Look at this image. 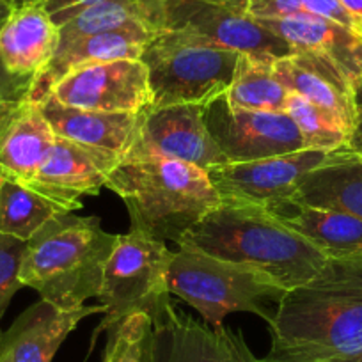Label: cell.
<instances>
[{
  "mask_svg": "<svg viewBox=\"0 0 362 362\" xmlns=\"http://www.w3.org/2000/svg\"><path fill=\"white\" fill-rule=\"evenodd\" d=\"M268 329L263 362H362V259H330L288 290Z\"/></svg>",
  "mask_w": 362,
  "mask_h": 362,
  "instance_id": "6da1fadb",
  "label": "cell"
},
{
  "mask_svg": "<svg viewBox=\"0 0 362 362\" xmlns=\"http://www.w3.org/2000/svg\"><path fill=\"white\" fill-rule=\"evenodd\" d=\"M176 245L257 268L286 290L308 284L330 261L267 208L229 201L204 215Z\"/></svg>",
  "mask_w": 362,
  "mask_h": 362,
  "instance_id": "7a4b0ae2",
  "label": "cell"
},
{
  "mask_svg": "<svg viewBox=\"0 0 362 362\" xmlns=\"http://www.w3.org/2000/svg\"><path fill=\"white\" fill-rule=\"evenodd\" d=\"M105 189L123 199L130 229L160 242L177 243L222 203L206 170L167 158L121 160Z\"/></svg>",
  "mask_w": 362,
  "mask_h": 362,
  "instance_id": "3957f363",
  "label": "cell"
},
{
  "mask_svg": "<svg viewBox=\"0 0 362 362\" xmlns=\"http://www.w3.org/2000/svg\"><path fill=\"white\" fill-rule=\"evenodd\" d=\"M117 236L107 233L98 217L57 215L27 242L20 283L57 308H82L100 297Z\"/></svg>",
  "mask_w": 362,
  "mask_h": 362,
  "instance_id": "277c9868",
  "label": "cell"
},
{
  "mask_svg": "<svg viewBox=\"0 0 362 362\" xmlns=\"http://www.w3.org/2000/svg\"><path fill=\"white\" fill-rule=\"evenodd\" d=\"M169 291L217 329L231 313H252L270 325L288 290L257 268L177 247L169 267Z\"/></svg>",
  "mask_w": 362,
  "mask_h": 362,
  "instance_id": "5b68a950",
  "label": "cell"
},
{
  "mask_svg": "<svg viewBox=\"0 0 362 362\" xmlns=\"http://www.w3.org/2000/svg\"><path fill=\"white\" fill-rule=\"evenodd\" d=\"M173 254L165 242L134 229L117 236L98 297L105 308V318L95 330V339L135 313H146L155 327L169 318L174 311L169 291Z\"/></svg>",
  "mask_w": 362,
  "mask_h": 362,
  "instance_id": "8992f818",
  "label": "cell"
},
{
  "mask_svg": "<svg viewBox=\"0 0 362 362\" xmlns=\"http://www.w3.org/2000/svg\"><path fill=\"white\" fill-rule=\"evenodd\" d=\"M238 55L196 43L173 30H160L141 55L148 68L151 107H208L231 87Z\"/></svg>",
  "mask_w": 362,
  "mask_h": 362,
  "instance_id": "52a82bcc",
  "label": "cell"
},
{
  "mask_svg": "<svg viewBox=\"0 0 362 362\" xmlns=\"http://www.w3.org/2000/svg\"><path fill=\"white\" fill-rule=\"evenodd\" d=\"M160 30H173L206 47L238 54L286 57L290 45L270 33L257 20L229 6L204 0H169L163 9Z\"/></svg>",
  "mask_w": 362,
  "mask_h": 362,
  "instance_id": "ba28073f",
  "label": "cell"
},
{
  "mask_svg": "<svg viewBox=\"0 0 362 362\" xmlns=\"http://www.w3.org/2000/svg\"><path fill=\"white\" fill-rule=\"evenodd\" d=\"M64 107L96 112H142L153 103L141 59L93 62L66 73L50 90Z\"/></svg>",
  "mask_w": 362,
  "mask_h": 362,
  "instance_id": "9c48e42d",
  "label": "cell"
},
{
  "mask_svg": "<svg viewBox=\"0 0 362 362\" xmlns=\"http://www.w3.org/2000/svg\"><path fill=\"white\" fill-rule=\"evenodd\" d=\"M203 105L149 107L142 112L137 139L127 158H167L203 170L229 163L211 137Z\"/></svg>",
  "mask_w": 362,
  "mask_h": 362,
  "instance_id": "30bf717a",
  "label": "cell"
},
{
  "mask_svg": "<svg viewBox=\"0 0 362 362\" xmlns=\"http://www.w3.org/2000/svg\"><path fill=\"white\" fill-rule=\"evenodd\" d=\"M211 137L231 163L290 155L305 148L297 124L286 112L233 109L226 95L204 109Z\"/></svg>",
  "mask_w": 362,
  "mask_h": 362,
  "instance_id": "8fae6325",
  "label": "cell"
},
{
  "mask_svg": "<svg viewBox=\"0 0 362 362\" xmlns=\"http://www.w3.org/2000/svg\"><path fill=\"white\" fill-rule=\"evenodd\" d=\"M329 153L300 149L290 155L254 162H229L210 169L208 176L222 201L256 204L267 210H276L290 203L302 177L318 167Z\"/></svg>",
  "mask_w": 362,
  "mask_h": 362,
  "instance_id": "7c38bea8",
  "label": "cell"
},
{
  "mask_svg": "<svg viewBox=\"0 0 362 362\" xmlns=\"http://www.w3.org/2000/svg\"><path fill=\"white\" fill-rule=\"evenodd\" d=\"M117 160L82 148L75 142L55 135V141L30 181V189L80 210V197L98 196Z\"/></svg>",
  "mask_w": 362,
  "mask_h": 362,
  "instance_id": "4fadbf2b",
  "label": "cell"
},
{
  "mask_svg": "<svg viewBox=\"0 0 362 362\" xmlns=\"http://www.w3.org/2000/svg\"><path fill=\"white\" fill-rule=\"evenodd\" d=\"M155 362H263L247 346L243 334L210 327L174 309L155 327Z\"/></svg>",
  "mask_w": 362,
  "mask_h": 362,
  "instance_id": "5bb4252c",
  "label": "cell"
},
{
  "mask_svg": "<svg viewBox=\"0 0 362 362\" xmlns=\"http://www.w3.org/2000/svg\"><path fill=\"white\" fill-rule=\"evenodd\" d=\"M100 313H105L102 304L62 309L41 298L0 332V362H52L76 325Z\"/></svg>",
  "mask_w": 362,
  "mask_h": 362,
  "instance_id": "9a60e30c",
  "label": "cell"
},
{
  "mask_svg": "<svg viewBox=\"0 0 362 362\" xmlns=\"http://www.w3.org/2000/svg\"><path fill=\"white\" fill-rule=\"evenodd\" d=\"M293 52L316 55L336 68L354 89L362 82V37L348 27L315 15L257 20Z\"/></svg>",
  "mask_w": 362,
  "mask_h": 362,
  "instance_id": "2e32d148",
  "label": "cell"
},
{
  "mask_svg": "<svg viewBox=\"0 0 362 362\" xmlns=\"http://www.w3.org/2000/svg\"><path fill=\"white\" fill-rule=\"evenodd\" d=\"M41 112L57 137L121 160L128 155L141 128L142 112H96L64 107L48 96Z\"/></svg>",
  "mask_w": 362,
  "mask_h": 362,
  "instance_id": "e0dca14e",
  "label": "cell"
},
{
  "mask_svg": "<svg viewBox=\"0 0 362 362\" xmlns=\"http://www.w3.org/2000/svg\"><path fill=\"white\" fill-rule=\"evenodd\" d=\"M274 71L288 93L302 96L329 112L351 135L355 123V89L336 68L316 55L293 52L274 59Z\"/></svg>",
  "mask_w": 362,
  "mask_h": 362,
  "instance_id": "ac0fdd59",
  "label": "cell"
},
{
  "mask_svg": "<svg viewBox=\"0 0 362 362\" xmlns=\"http://www.w3.org/2000/svg\"><path fill=\"white\" fill-rule=\"evenodd\" d=\"M155 30L144 25L124 27L109 33L93 34L78 41L59 47L52 61L34 76L29 93V102L43 103L50 96V90L62 76L71 69L93 62L119 61V59H141L146 45Z\"/></svg>",
  "mask_w": 362,
  "mask_h": 362,
  "instance_id": "d6986e66",
  "label": "cell"
},
{
  "mask_svg": "<svg viewBox=\"0 0 362 362\" xmlns=\"http://www.w3.org/2000/svg\"><path fill=\"white\" fill-rule=\"evenodd\" d=\"M54 141L40 103L25 100L0 110V177L29 185Z\"/></svg>",
  "mask_w": 362,
  "mask_h": 362,
  "instance_id": "ffe728a7",
  "label": "cell"
},
{
  "mask_svg": "<svg viewBox=\"0 0 362 362\" xmlns=\"http://www.w3.org/2000/svg\"><path fill=\"white\" fill-rule=\"evenodd\" d=\"M290 203L362 218V155L348 146L330 151L302 177Z\"/></svg>",
  "mask_w": 362,
  "mask_h": 362,
  "instance_id": "44dd1931",
  "label": "cell"
},
{
  "mask_svg": "<svg viewBox=\"0 0 362 362\" xmlns=\"http://www.w3.org/2000/svg\"><path fill=\"white\" fill-rule=\"evenodd\" d=\"M59 48V27L40 4L16 8L0 25V59L20 76H36Z\"/></svg>",
  "mask_w": 362,
  "mask_h": 362,
  "instance_id": "7402d4cb",
  "label": "cell"
},
{
  "mask_svg": "<svg viewBox=\"0 0 362 362\" xmlns=\"http://www.w3.org/2000/svg\"><path fill=\"white\" fill-rule=\"evenodd\" d=\"M268 211L304 236L329 259H362V218L293 203Z\"/></svg>",
  "mask_w": 362,
  "mask_h": 362,
  "instance_id": "603a6c76",
  "label": "cell"
},
{
  "mask_svg": "<svg viewBox=\"0 0 362 362\" xmlns=\"http://www.w3.org/2000/svg\"><path fill=\"white\" fill-rule=\"evenodd\" d=\"M270 55L240 54L226 102L233 109L286 112L288 93L274 71Z\"/></svg>",
  "mask_w": 362,
  "mask_h": 362,
  "instance_id": "cb8c5ba5",
  "label": "cell"
},
{
  "mask_svg": "<svg viewBox=\"0 0 362 362\" xmlns=\"http://www.w3.org/2000/svg\"><path fill=\"white\" fill-rule=\"evenodd\" d=\"M75 208L52 199L20 181L0 177V233L29 242L48 221Z\"/></svg>",
  "mask_w": 362,
  "mask_h": 362,
  "instance_id": "d4e9b609",
  "label": "cell"
},
{
  "mask_svg": "<svg viewBox=\"0 0 362 362\" xmlns=\"http://www.w3.org/2000/svg\"><path fill=\"white\" fill-rule=\"evenodd\" d=\"M134 25H144L158 33L149 16V11L141 0H100L96 4L71 13L59 25V47H64L93 34Z\"/></svg>",
  "mask_w": 362,
  "mask_h": 362,
  "instance_id": "484cf974",
  "label": "cell"
},
{
  "mask_svg": "<svg viewBox=\"0 0 362 362\" xmlns=\"http://www.w3.org/2000/svg\"><path fill=\"white\" fill-rule=\"evenodd\" d=\"M286 114L297 124L305 148L318 151H336L350 144V134L339 121L302 96L290 93Z\"/></svg>",
  "mask_w": 362,
  "mask_h": 362,
  "instance_id": "4316f807",
  "label": "cell"
},
{
  "mask_svg": "<svg viewBox=\"0 0 362 362\" xmlns=\"http://www.w3.org/2000/svg\"><path fill=\"white\" fill-rule=\"evenodd\" d=\"M103 362H155V325L146 313H135L107 330Z\"/></svg>",
  "mask_w": 362,
  "mask_h": 362,
  "instance_id": "83f0119b",
  "label": "cell"
},
{
  "mask_svg": "<svg viewBox=\"0 0 362 362\" xmlns=\"http://www.w3.org/2000/svg\"><path fill=\"white\" fill-rule=\"evenodd\" d=\"M27 242L0 233V318L4 316L9 302L16 291L23 288L20 283V267Z\"/></svg>",
  "mask_w": 362,
  "mask_h": 362,
  "instance_id": "f1b7e54d",
  "label": "cell"
},
{
  "mask_svg": "<svg viewBox=\"0 0 362 362\" xmlns=\"http://www.w3.org/2000/svg\"><path fill=\"white\" fill-rule=\"evenodd\" d=\"M243 11L254 20H279L308 15L302 0H243Z\"/></svg>",
  "mask_w": 362,
  "mask_h": 362,
  "instance_id": "f546056e",
  "label": "cell"
},
{
  "mask_svg": "<svg viewBox=\"0 0 362 362\" xmlns=\"http://www.w3.org/2000/svg\"><path fill=\"white\" fill-rule=\"evenodd\" d=\"M34 76H20L9 71L0 59V110L29 100Z\"/></svg>",
  "mask_w": 362,
  "mask_h": 362,
  "instance_id": "4dcf8cb0",
  "label": "cell"
},
{
  "mask_svg": "<svg viewBox=\"0 0 362 362\" xmlns=\"http://www.w3.org/2000/svg\"><path fill=\"white\" fill-rule=\"evenodd\" d=\"M302 6H304V11L308 15L332 20V22L348 27L355 33L354 22H351L350 15L344 11L343 6L339 4V0H302Z\"/></svg>",
  "mask_w": 362,
  "mask_h": 362,
  "instance_id": "1f68e13d",
  "label": "cell"
},
{
  "mask_svg": "<svg viewBox=\"0 0 362 362\" xmlns=\"http://www.w3.org/2000/svg\"><path fill=\"white\" fill-rule=\"evenodd\" d=\"M100 2V0H40L37 4L50 15L55 25H61L71 13Z\"/></svg>",
  "mask_w": 362,
  "mask_h": 362,
  "instance_id": "d6a6232c",
  "label": "cell"
},
{
  "mask_svg": "<svg viewBox=\"0 0 362 362\" xmlns=\"http://www.w3.org/2000/svg\"><path fill=\"white\" fill-rule=\"evenodd\" d=\"M348 148L355 149V151H362V82L355 89V123Z\"/></svg>",
  "mask_w": 362,
  "mask_h": 362,
  "instance_id": "836d02e7",
  "label": "cell"
},
{
  "mask_svg": "<svg viewBox=\"0 0 362 362\" xmlns=\"http://www.w3.org/2000/svg\"><path fill=\"white\" fill-rule=\"evenodd\" d=\"M339 4L350 15L355 25V33L362 37V0H339Z\"/></svg>",
  "mask_w": 362,
  "mask_h": 362,
  "instance_id": "e575fe53",
  "label": "cell"
},
{
  "mask_svg": "<svg viewBox=\"0 0 362 362\" xmlns=\"http://www.w3.org/2000/svg\"><path fill=\"white\" fill-rule=\"evenodd\" d=\"M141 2L146 6V9L149 11V16H151L153 23H155L156 30L160 33L163 9H165V6H167V2H169V0H141Z\"/></svg>",
  "mask_w": 362,
  "mask_h": 362,
  "instance_id": "d590c367",
  "label": "cell"
},
{
  "mask_svg": "<svg viewBox=\"0 0 362 362\" xmlns=\"http://www.w3.org/2000/svg\"><path fill=\"white\" fill-rule=\"evenodd\" d=\"M204 2H211V4H221V6H229V8H235L243 11V0H204ZM245 13V11H243Z\"/></svg>",
  "mask_w": 362,
  "mask_h": 362,
  "instance_id": "8d00e7d4",
  "label": "cell"
},
{
  "mask_svg": "<svg viewBox=\"0 0 362 362\" xmlns=\"http://www.w3.org/2000/svg\"><path fill=\"white\" fill-rule=\"evenodd\" d=\"M40 0H6V4L9 6L11 9L22 8V6H29V4H37Z\"/></svg>",
  "mask_w": 362,
  "mask_h": 362,
  "instance_id": "74e56055",
  "label": "cell"
},
{
  "mask_svg": "<svg viewBox=\"0 0 362 362\" xmlns=\"http://www.w3.org/2000/svg\"><path fill=\"white\" fill-rule=\"evenodd\" d=\"M11 11H13V9L9 8L8 4H6V0H0V25H2V23L8 20L9 13H11Z\"/></svg>",
  "mask_w": 362,
  "mask_h": 362,
  "instance_id": "f35d334b",
  "label": "cell"
},
{
  "mask_svg": "<svg viewBox=\"0 0 362 362\" xmlns=\"http://www.w3.org/2000/svg\"><path fill=\"white\" fill-rule=\"evenodd\" d=\"M354 151H355V149H354ZM358 153V155H362V151H357Z\"/></svg>",
  "mask_w": 362,
  "mask_h": 362,
  "instance_id": "ab89813d",
  "label": "cell"
},
{
  "mask_svg": "<svg viewBox=\"0 0 362 362\" xmlns=\"http://www.w3.org/2000/svg\"><path fill=\"white\" fill-rule=\"evenodd\" d=\"M318 362H330V361H318Z\"/></svg>",
  "mask_w": 362,
  "mask_h": 362,
  "instance_id": "60d3db41",
  "label": "cell"
},
{
  "mask_svg": "<svg viewBox=\"0 0 362 362\" xmlns=\"http://www.w3.org/2000/svg\"><path fill=\"white\" fill-rule=\"evenodd\" d=\"M0 332H2V330H0Z\"/></svg>",
  "mask_w": 362,
  "mask_h": 362,
  "instance_id": "b9f144b4",
  "label": "cell"
}]
</instances>
